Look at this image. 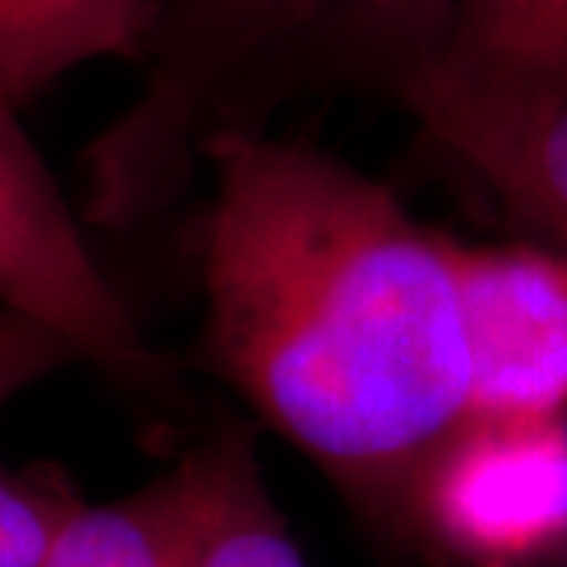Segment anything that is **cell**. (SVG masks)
<instances>
[{
    "mask_svg": "<svg viewBox=\"0 0 567 567\" xmlns=\"http://www.w3.org/2000/svg\"><path fill=\"white\" fill-rule=\"evenodd\" d=\"M406 517L464 567H539L567 546L565 416H466Z\"/></svg>",
    "mask_w": 567,
    "mask_h": 567,
    "instance_id": "4",
    "label": "cell"
},
{
    "mask_svg": "<svg viewBox=\"0 0 567 567\" xmlns=\"http://www.w3.org/2000/svg\"><path fill=\"white\" fill-rule=\"evenodd\" d=\"M454 0H155L140 95L89 142L85 212L152 221L221 133H265L309 95H404L435 70Z\"/></svg>",
    "mask_w": 567,
    "mask_h": 567,
    "instance_id": "2",
    "label": "cell"
},
{
    "mask_svg": "<svg viewBox=\"0 0 567 567\" xmlns=\"http://www.w3.org/2000/svg\"><path fill=\"white\" fill-rule=\"evenodd\" d=\"M425 133L527 230L567 256V82L498 102H416Z\"/></svg>",
    "mask_w": 567,
    "mask_h": 567,
    "instance_id": "6",
    "label": "cell"
},
{
    "mask_svg": "<svg viewBox=\"0 0 567 567\" xmlns=\"http://www.w3.org/2000/svg\"><path fill=\"white\" fill-rule=\"evenodd\" d=\"M470 416L567 413V256L536 244L457 246Z\"/></svg>",
    "mask_w": 567,
    "mask_h": 567,
    "instance_id": "5",
    "label": "cell"
},
{
    "mask_svg": "<svg viewBox=\"0 0 567 567\" xmlns=\"http://www.w3.org/2000/svg\"><path fill=\"white\" fill-rule=\"evenodd\" d=\"M155 0H0V104L20 111L95 58L145 61Z\"/></svg>",
    "mask_w": 567,
    "mask_h": 567,
    "instance_id": "9",
    "label": "cell"
},
{
    "mask_svg": "<svg viewBox=\"0 0 567 567\" xmlns=\"http://www.w3.org/2000/svg\"><path fill=\"white\" fill-rule=\"evenodd\" d=\"M51 567H183L158 488L117 505L82 507Z\"/></svg>",
    "mask_w": 567,
    "mask_h": 567,
    "instance_id": "10",
    "label": "cell"
},
{
    "mask_svg": "<svg viewBox=\"0 0 567 567\" xmlns=\"http://www.w3.org/2000/svg\"><path fill=\"white\" fill-rule=\"evenodd\" d=\"M155 488L183 567H306L244 425H221Z\"/></svg>",
    "mask_w": 567,
    "mask_h": 567,
    "instance_id": "7",
    "label": "cell"
},
{
    "mask_svg": "<svg viewBox=\"0 0 567 567\" xmlns=\"http://www.w3.org/2000/svg\"><path fill=\"white\" fill-rule=\"evenodd\" d=\"M567 82V0H454L442 58L404 95L498 102Z\"/></svg>",
    "mask_w": 567,
    "mask_h": 567,
    "instance_id": "8",
    "label": "cell"
},
{
    "mask_svg": "<svg viewBox=\"0 0 567 567\" xmlns=\"http://www.w3.org/2000/svg\"><path fill=\"white\" fill-rule=\"evenodd\" d=\"M0 293L13 322L121 385L142 394H167L174 385V369L142 338L95 265L51 167L10 104H0Z\"/></svg>",
    "mask_w": 567,
    "mask_h": 567,
    "instance_id": "3",
    "label": "cell"
},
{
    "mask_svg": "<svg viewBox=\"0 0 567 567\" xmlns=\"http://www.w3.org/2000/svg\"><path fill=\"white\" fill-rule=\"evenodd\" d=\"M82 507L58 473L41 466L7 473L0 483V567H51Z\"/></svg>",
    "mask_w": 567,
    "mask_h": 567,
    "instance_id": "11",
    "label": "cell"
},
{
    "mask_svg": "<svg viewBox=\"0 0 567 567\" xmlns=\"http://www.w3.org/2000/svg\"><path fill=\"white\" fill-rule=\"evenodd\" d=\"M203 164L208 360L353 502L404 520L470 416L457 246L303 142L221 133Z\"/></svg>",
    "mask_w": 567,
    "mask_h": 567,
    "instance_id": "1",
    "label": "cell"
}]
</instances>
